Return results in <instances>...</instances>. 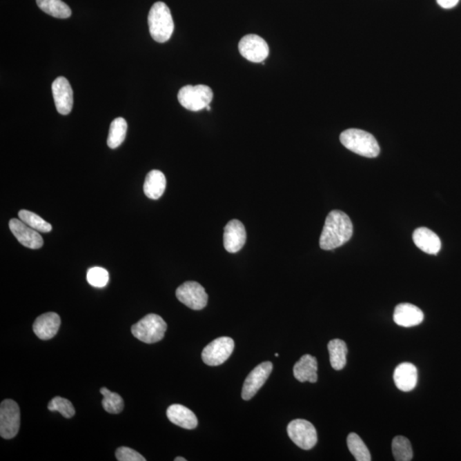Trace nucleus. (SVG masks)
Returning <instances> with one entry per match:
<instances>
[{"instance_id": "30", "label": "nucleus", "mask_w": 461, "mask_h": 461, "mask_svg": "<svg viewBox=\"0 0 461 461\" xmlns=\"http://www.w3.org/2000/svg\"><path fill=\"white\" fill-rule=\"evenodd\" d=\"M88 283L97 288H102L109 282V273L106 269L95 266L88 270L86 275Z\"/></svg>"}, {"instance_id": "28", "label": "nucleus", "mask_w": 461, "mask_h": 461, "mask_svg": "<svg viewBox=\"0 0 461 461\" xmlns=\"http://www.w3.org/2000/svg\"><path fill=\"white\" fill-rule=\"evenodd\" d=\"M18 216H19L21 221L26 223L30 228L38 230V232L49 233L52 229V226L50 223L46 222L41 216L33 213V212L21 210L18 213Z\"/></svg>"}, {"instance_id": "15", "label": "nucleus", "mask_w": 461, "mask_h": 461, "mask_svg": "<svg viewBox=\"0 0 461 461\" xmlns=\"http://www.w3.org/2000/svg\"><path fill=\"white\" fill-rule=\"evenodd\" d=\"M60 325V316L56 313L49 312L43 313L35 320L33 330L39 340H49L59 333Z\"/></svg>"}, {"instance_id": "13", "label": "nucleus", "mask_w": 461, "mask_h": 461, "mask_svg": "<svg viewBox=\"0 0 461 461\" xmlns=\"http://www.w3.org/2000/svg\"><path fill=\"white\" fill-rule=\"evenodd\" d=\"M9 228L13 235L23 246L33 248V250H37L43 246L44 241L38 230L30 228L20 219H10Z\"/></svg>"}, {"instance_id": "18", "label": "nucleus", "mask_w": 461, "mask_h": 461, "mask_svg": "<svg viewBox=\"0 0 461 461\" xmlns=\"http://www.w3.org/2000/svg\"><path fill=\"white\" fill-rule=\"evenodd\" d=\"M413 239L416 246L427 254L437 255L441 250L440 239L437 234L426 228H420L414 230Z\"/></svg>"}, {"instance_id": "34", "label": "nucleus", "mask_w": 461, "mask_h": 461, "mask_svg": "<svg viewBox=\"0 0 461 461\" xmlns=\"http://www.w3.org/2000/svg\"><path fill=\"white\" fill-rule=\"evenodd\" d=\"M206 110H211V108H210V106H207V107H206Z\"/></svg>"}, {"instance_id": "5", "label": "nucleus", "mask_w": 461, "mask_h": 461, "mask_svg": "<svg viewBox=\"0 0 461 461\" xmlns=\"http://www.w3.org/2000/svg\"><path fill=\"white\" fill-rule=\"evenodd\" d=\"M213 91L206 85H187L183 86L178 93L179 104L190 111L206 109L213 99Z\"/></svg>"}, {"instance_id": "17", "label": "nucleus", "mask_w": 461, "mask_h": 461, "mask_svg": "<svg viewBox=\"0 0 461 461\" xmlns=\"http://www.w3.org/2000/svg\"><path fill=\"white\" fill-rule=\"evenodd\" d=\"M394 381L400 391L409 392L416 387L418 370L412 363L403 362L395 367Z\"/></svg>"}, {"instance_id": "1", "label": "nucleus", "mask_w": 461, "mask_h": 461, "mask_svg": "<svg viewBox=\"0 0 461 461\" xmlns=\"http://www.w3.org/2000/svg\"><path fill=\"white\" fill-rule=\"evenodd\" d=\"M353 224L349 216L340 210H333L327 215L320 239L322 250L331 251L344 246L351 239Z\"/></svg>"}, {"instance_id": "33", "label": "nucleus", "mask_w": 461, "mask_h": 461, "mask_svg": "<svg viewBox=\"0 0 461 461\" xmlns=\"http://www.w3.org/2000/svg\"><path fill=\"white\" fill-rule=\"evenodd\" d=\"M175 461H186V460L185 458H183V457H177V458L175 459Z\"/></svg>"}, {"instance_id": "2", "label": "nucleus", "mask_w": 461, "mask_h": 461, "mask_svg": "<svg viewBox=\"0 0 461 461\" xmlns=\"http://www.w3.org/2000/svg\"><path fill=\"white\" fill-rule=\"evenodd\" d=\"M149 30L151 37L158 43H165L174 33L175 23L170 10L164 2L155 3L148 16Z\"/></svg>"}, {"instance_id": "4", "label": "nucleus", "mask_w": 461, "mask_h": 461, "mask_svg": "<svg viewBox=\"0 0 461 461\" xmlns=\"http://www.w3.org/2000/svg\"><path fill=\"white\" fill-rule=\"evenodd\" d=\"M168 326L156 313H149L132 326L131 331L137 340L146 344H155L164 337Z\"/></svg>"}, {"instance_id": "3", "label": "nucleus", "mask_w": 461, "mask_h": 461, "mask_svg": "<svg viewBox=\"0 0 461 461\" xmlns=\"http://www.w3.org/2000/svg\"><path fill=\"white\" fill-rule=\"evenodd\" d=\"M340 141L346 148L360 156L373 158L380 153L376 139L371 133L360 129H348L342 133Z\"/></svg>"}, {"instance_id": "26", "label": "nucleus", "mask_w": 461, "mask_h": 461, "mask_svg": "<svg viewBox=\"0 0 461 461\" xmlns=\"http://www.w3.org/2000/svg\"><path fill=\"white\" fill-rule=\"evenodd\" d=\"M392 453H393L395 460H412L413 452L411 442L408 438L402 437V435H398L392 441Z\"/></svg>"}, {"instance_id": "14", "label": "nucleus", "mask_w": 461, "mask_h": 461, "mask_svg": "<svg viewBox=\"0 0 461 461\" xmlns=\"http://www.w3.org/2000/svg\"><path fill=\"white\" fill-rule=\"evenodd\" d=\"M246 242V230L242 222L233 219L224 230V246L229 253H237Z\"/></svg>"}, {"instance_id": "29", "label": "nucleus", "mask_w": 461, "mask_h": 461, "mask_svg": "<svg viewBox=\"0 0 461 461\" xmlns=\"http://www.w3.org/2000/svg\"><path fill=\"white\" fill-rule=\"evenodd\" d=\"M48 409L52 412H59L64 418L70 419L75 414V409L73 404L68 399L56 396L49 402Z\"/></svg>"}, {"instance_id": "16", "label": "nucleus", "mask_w": 461, "mask_h": 461, "mask_svg": "<svg viewBox=\"0 0 461 461\" xmlns=\"http://www.w3.org/2000/svg\"><path fill=\"white\" fill-rule=\"evenodd\" d=\"M424 317V313L417 306L411 304H401L396 306L393 318L396 325L413 327L422 323Z\"/></svg>"}, {"instance_id": "21", "label": "nucleus", "mask_w": 461, "mask_h": 461, "mask_svg": "<svg viewBox=\"0 0 461 461\" xmlns=\"http://www.w3.org/2000/svg\"><path fill=\"white\" fill-rule=\"evenodd\" d=\"M165 175L159 170H153L147 175L145 184H144V193L150 199H159L164 195L166 189Z\"/></svg>"}, {"instance_id": "12", "label": "nucleus", "mask_w": 461, "mask_h": 461, "mask_svg": "<svg viewBox=\"0 0 461 461\" xmlns=\"http://www.w3.org/2000/svg\"><path fill=\"white\" fill-rule=\"evenodd\" d=\"M52 95L57 112L67 115L73 109V90L66 77H57L53 81Z\"/></svg>"}, {"instance_id": "7", "label": "nucleus", "mask_w": 461, "mask_h": 461, "mask_svg": "<svg viewBox=\"0 0 461 461\" xmlns=\"http://www.w3.org/2000/svg\"><path fill=\"white\" fill-rule=\"evenodd\" d=\"M287 433L295 444L304 450L312 449L318 442L315 426L305 420H295L288 424Z\"/></svg>"}, {"instance_id": "11", "label": "nucleus", "mask_w": 461, "mask_h": 461, "mask_svg": "<svg viewBox=\"0 0 461 461\" xmlns=\"http://www.w3.org/2000/svg\"><path fill=\"white\" fill-rule=\"evenodd\" d=\"M272 371L273 364L270 362H262L255 367L244 381L242 398L246 401L253 398L258 391L264 386Z\"/></svg>"}, {"instance_id": "6", "label": "nucleus", "mask_w": 461, "mask_h": 461, "mask_svg": "<svg viewBox=\"0 0 461 461\" xmlns=\"http://www.w3.org/2000/svg\"><path fill=\"white\" fill-rule=\"evenodd\" d=\"M21 413L19 406L13 400L6 399L0 406V435L5 439H12L19 431Z\"/></svg>"}, {"instance_id": "23", "label": "nucleus", "mask_w": 461, "mask_h": 461, "mask_svg": "<svg viewBox=\"0 0 461 461\" xmlns=\"http://www.w3.org/2000/svg\"><path fill=\"white\" fill-rule=\"evenodd\" d=\"M39 8L48 15L60 19H66L71 16L70 6L62 0H36Z\"/></svg>"}, {"instance_id": "32", "label": "nucleus", "mask_w": 461, "mask_h": 461, "mask_svg": "<svg viewBox=\"0 0 461 461\" xmlns=\"http://www.w3.org/2000/svg\"><path fill=\"white\" fill-rule=\"evenodd\" d=\"M437 1L442 8L451 9L457 6V3H459L460 0H437Z\"/></svg>"}, {"instance_id": "22", "label": "nucleus", "mask_w": 461, "mask_h": 461, "mask_svg": "<svg viewBox=\"0 0 461 461\" xmlns=\"http://www.w3.org/2000/svg\"><path fill=\"white\" fill-rule=\"evenodd\" d=\"M328 351L330 362L333 369L340 371L344 369L347 363L348 348L345 342L340 340H333L329 342Z\"/></svg>"}, {"instance_id": "24", "label": "nucleus", "mask_w": 461, "mask_h": 461, "mask_svg": "<svg viewBox=\"0 0 461 461\" xmlns=\"http://www.w3.org/2000/svg\"><path fill=\"white\" fill-rule=\"evenodd\" d=\"M128 124L124 118L118 117L111 122L109 136H108V146L111 149L117 148L124 143L127 135Z\"/></svg>"}, {"instance_id": "19", "label": "nucleus", "mask_w": 461, "mask_h": 461, "mask_svg": "<svg viewBox=\"0 0 461 461\" xmlns=\"http://www.w3.org/2000/svg\"><path fill=\"white\" fill-rule=\"evenodd\" d=\"M318 362L315 357L311 355H304L295 364L293 369L294 377L299 382H311L316 383L318 380Z\"/></svg>"}, {"instance_id": "8", "label": "nucleus", "mask_w": 461, "mask_h": 461, "mask_svg": "<svg viewBox=\"0 0 461 461\" xmlns=\"http://www.w3.org/2000/svg\"><path fill=\"white\" fill-rule=\"evenodd\" d=\"M234 341L229 337L216 338L204 349L202 359L206 365L216 366L222 365L233 354Z\"/></svg>"}, {"instance_id": "27", "label": "nucleus", "mask_w": 461, "mask_h": 461, "mask_svg": "<svg viewBox=\"0 0 461 461\" xmlns=\"http://www.w3.org/2000/svg\"><path fill=\"white\" fill-rule=\"evenodd\" d=\"M100 393L103 395L102 405L106 412L118 414L124 409V401L121 396L115 392H111L107 388H101Z\"/></svg>"}, {"instance_id": "9", "label": "nucleus", "mask_w": 461, "mask_h": 461, "mask_svg": "<svg viewBox=\"0 0 461 461\" xmlns=\"http://www.w3.org/2000/svg\"><path fill=\"white\" fill-rule=\"evenodd\" d=\"M176 297L179 302L193 311H201L208 304V295L204 288L194 281L182 284L176 290Z\"/></svg>"}, {"instance_id": "25", "label": "nucleus", "mask_w": 461, "mask_h": 461, "mask_svg": "<svg viewBox=\"0 0 461 461\" xmlns=\"http://www.w3.org/2000/svg\"><path fill=\"white\" fill-rule=\"evenodd\" d=\"M347 445L349 451L357 461H370L371 455L365 442L354 432L349 434L347 438Z\"/></svg>"}, {"instance_id": "35", "label": "nucleus", "mask_w": 461, "mask_h": 461, "mask_svg": "<svg viewBox=\"0 0 461 461\" xmlns=\"http://www.w3.org/2000/svg\"><path fill=\"white\" fill-rule=\"evenodd\" d=\"M275 356L276 357H279V355L278 354V353H276Z\"/></svg>"}, {"instance_id": "10", "label": "nucleus", "mask_w": 461, "mask_h": 461, "mask_svg": "<svg viewBox=\"0 0 461 461\" xmlns=\"http://www.w3.org/2000/svg\"><path fill=\"white\" fill-rule=\"evenodd\" d=\"M239 50L241 55L252 63H262L269 55L268 43L255 35H248L241 39Z\"/></svg>"}, {"instance_id": "31", "label": "nucleus", "mask_w": 461, "mask_h": 461, "mask_svg": "<svg viewBox=\"0 0 461 461\" xmlns=\"http://www.w3.org/2000/svg\"><path fill=\"white\" fill-rule=\"evenodd\" d=\"M115 457L119 461H146L145 457L128 447H121L115 451Z\"/></svg>"}, {"instance_id": "20", "label": "nucleus", "mask_w": 461, "mask_h": 461, "mask_svg": "<svg viewBox=\"0 0 461 461\" xmlns=\"http://www.w3.org/2000/svg\"><path fill=\"white\" fill-rule=\"evenodd\" d=\"M167 416L173 424L186 430H193L197 426L198 421L195 413L185 406L171 405L167 410Z\"/></svg>"}]
</instances>
